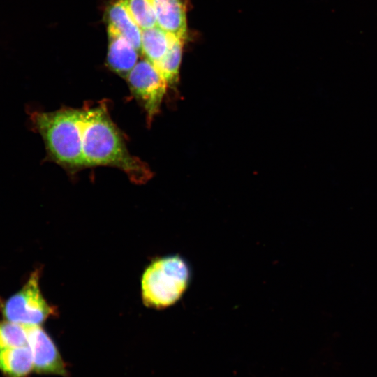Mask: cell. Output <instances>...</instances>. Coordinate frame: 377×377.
<instances>
[{"label":"cell","instance_id":"cell-1","mask_svg":"<svg viewBox=\"0 0 377 377\" xmlns=\"http://www.w3.org/2000/svg\"><path fill=\"white\" fill-rule=\"evenodd\" d=\"M82 150L84 168L111 166L122 170L131 182L146 183L153 172L149 165L128 151L105 103L82 108Z\"/></svg>","mask_w":377,"mask_h":377},{"label":"cell","instance_id":"cell-2","mask_svg":"<svg viewBox=\"0 0 377 377\" xmlns=\"http://www.w3.org/2000/svg\"><path fill=\"white\" fill-rule=\"evenodd\" d=\"M31 128L43 140L48 161L73 173L84 168L81 108H62L29 113Z\"/></svg>","mask_w":377,"mask_h":377},{"label":"cell","instance_id":"cell-3","mask_svg":"<svg viewBox=\"0 0 377 377\" xmlns=\"http://www.w3.org/2000/svg\"><path fill=\"white\" fill-rule=\"evenodd\" d=\"M191 269L178 255L158 258L145 270L142 277V297L151 308L163 309L177 302L186 290Z\"/></svg>","mask_w":377,"mask_h":377},{"label":"cell","instance_id":"cell-4","mask_svg":"<svg viewBox=\"0 0 377 377\" xmlns=\"http://www.w3.org/2000/svg\"><path fill=\"white\" fill-rule=\"evenodd\" d=\"M39 275L38 270L34 271L24 286L1 304L6 320L24 326H34L56 313L41 293Z\"/></svg>","mask_w":377,"mask_h":377},{"label":"cell","instance_id":"cell-5","mask_svg":"<svg viewBox=\"0 0 377 377\" xmlns=\"http://www.w3.org/2000/svg\"><path fill=\"white\" fill-rule=\"evenodd\" d=\"M132 94L142 103L150 123L158 112L168 86L158 70L149 61H138L126 76Z\"/></svg>","mask_w":377,"mask_h":377},{"label":"cell","instance_id":"cell-6","mask_svg":"<svg viewBox=\"0 0 377 377\" xmlns=\"http://www.w3.org/2000/svg\"><path fill=\"white\" fill-rule=\"evenodd\" d=\"M27 343L33 356L34 370L38 374L65 376V363L52 339L40 326H27Z\"/></svg>","mask_w":377,"mask_h":377},{"label":"cell","instance_id":"cell-7","mask_svg":"<svg viewBox=\"0 0 377 377\" xmlns=\"http://www.w3.org/2000/svg\"><path fill=\"white\" fill-rule=\"evenodd\" d=\"M149 1L155 13L157 26L168 34L185 39L186 15L182 0Z\"/></svg>","mask_w":377,"mask_h":377},{"label":"cell","instance_id":"cell-8","mask_svg":"<svg viewBox=\"0 0 377 377\" xmlns=\"http://www.w3.org/2000/svg\"><path fill=\"white\" fill-rule=\"evenodd\" d=\"M108 34L121 36L141 52L142 29L130 15L124 0L112 3L106 11Z\"/></svg>","mask_w":377,"mask_h":377},{"label":"cell","instance_id":"cell-9","mask_svg":"<svg viewBox=\"0 0 377 377\" xmlns=\"http://www.w3.org/2000/svg\"><path fill=\"white\" fill-rule=\"evenodd\" d=\"M108 36L107 54L108 66L119 75L126 77L138 62L140 52L121 36L108 34Z\"/></svg>","mask_w":377,"mask_h":377},{"label":"cell","instance_id":"cell-10","mask_svg":"<svg viewBox=\"0 0 377 377\" xmlns=\"http://www.w3.org/2000/svg\"><path fill=\"white\" fill-rule=\"evenodd\" d=\"M0 370L8 377H25L34 370L28 344L0 350Z\"/></svg>","mask_w":377,"mask_h":377},{"label":"cell","instance_id":"cell-11","mask_svg":"<svg viewBox=\"0 0 377 377\" xmlns=\"http://www.w3.org/2000/svg\"><path fill=\"white\" fill-rule=\"evenodd\" d=\"M170 45V34L158 26L142 30L141 53L156 66L165 56Z\"/></svg>","mask_w":377,"mask_h":377},{"label":"cell","instance_id":"cell-12","mask_svg":"<svg viewBox=\"0 0 377 377\" xmlns=\"http://www.w3.org/2000/svg\"><path fill=\"white\" fill-rule=\"evenodd\" d=\"M183 40L170 34L169 48L163 58L155 66L168 85L177 82L182 54Z\"/></svg>","mask_w":377,"mask_h":377},{"label":"cell","instance_id":"cell-13","mask_svg":"<svg viewBox=\"0 0 377 377\" xmlns=\"http://www.w3.org/2000/svg\"><path fill=\"white\" fill-rule=\"evenodd\" d=\"M27 344V326L7 320L0 321V350Z\"/></svg>","mask_w":377,"mask_h":377},{"label":"cell","instance_id":"cell-14","mask_svg":"<svg viewBox=\"0 0 377 377\" xmlns=\"http://www.w3.org/2000/svg\"><path fill=\"white\" fill-rule=\"evenodd\" d=\"M132 18L143 30L157 26L156 15L149 0H124Z\"/></svg>","mask_w":377,"mask_h":377}]
</instances>
